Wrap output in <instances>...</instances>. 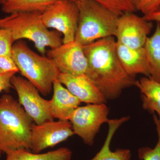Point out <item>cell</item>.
Segmentation results:
<instances>
[{
    "instance_id": "cell-1",
    "label": "cell",
    "mask_w": 160,
    "mask_h": 160,
    "mask_svg": "<svg viewBox=\"0 0 160 160\" xmlns=\"http://www.w3.org/2000/svg\"><path fill=\"white\" fill-rule=\"evenodd\" d=\"M113 37L104 38L82 46L88 62L86 74L106 100H114L123 90L135 85V78L122 66L116 51Z\"/></svg>"
},
{
    "instance_id": "cell-2",
    "label": "cell",
    "mask_w": 160,
    "mask_h": 160,
    "mask_svg": "<svg viewBox=\"0 0 160 160\" xmlns=\"http://www.w3.org/2000/svg\"><path fill=\"white\" fill-rule=\"evenodd\" d=\"M32 121L11 95L0 98V149L3 152L30 149Z\"/></svg>"
},
{
    "instance_id": "cell-24",
    "label": "cell",
    "mask_w": 160,
    "mask_h": 160,
    "mask_svg": "<svg viewBox=\"0 0 160 160\" xmlns=\"http://www.w3.org/2000/svg\"><path fill=\"white\" fill-rule=\"evenodd\" d=\"M12 71L18 72L19 69L12 57L0 55V74Z\"/></svg>"
},
{
    "instance_id": "cell-18",
    "label": "cell",
    "mask_w": 160,
    "mask_h": 160,
    "mask_svg": "<svg viewBox=\"0 0 160 160\" xmlns=\"http://www.w3.org/2000/svg\"><path fill=\"white\" fill-rule=\"evenodd\" d=\"M6 153V160H71L72 156L71 150L65 147L41 154L26 149L9 150Z\"/></svg>"
},
{
    "instance_id": "cell-21",
    "label": "cell",
    "mask_w": 160,
    "mask_h": 160,
    "mask_svg": "<svg viewBox=\"0 0 160 160\" xmlns=\"http://www.w3.org/2000/svg\"><path fill=\"white\" fill-rule=\"evenodd\" d=\"M153 114V120L158 132V142L153 148L144 147L138 149V155L141 160H160V120L155 113Z\"/></svg>"
},
{
    "instance_id": "cell-17",
    "label": "cell",
    "mask_w": 160,
    "mask_h": 160,
    "mask_svg": "<svg viewBox=\"0 0 160 160\" xmlns=\"http://www.w3.org/2000/svg\"><path fill=\"white\" fill-rule=\"evenodd\" d=\"M157 22L154 33L147 38L144 47L149 64V78L160 82V22Z\"/></svg>"
},
{
    "instance_id": "cell-26",
    "label": "cell",
    "mask_w": 160,
    "mask_h": 160,
    "mask_svg": "<svg viewBox=\"0 0 160 160\" xmlns=\"http://www.w3.org/2000/svg\"><path fill=\"white\" fill-rule=\"evenodd\" d=\"M144 17L146 20L149 22L155 21L160 22V8L150 14L144 16Z\"/></svg>"
},
{
    "instance_id": "cell-6",
    "label": "cell",
    "mask_w": 160,
    "mask_h": 160,
    "mask_svg": "<svg viewBox=\"0 0 160 160\" xmlns=\"http://www.w3.org/2000/svg\"><path fill=\"white\" fill-rule=\"evenodd\" d=\"M109 112L106 103L78 106L69 118L74 134L78 136L86 145L92 146L101 126L109 121Z\"/></svg>"
},
{
    "instance_id": "cell-8",
    "label": "cell",
    "mask_w": 160,
    "mask_h": 160,
    "mask_svg": "<svg viewBox=\"0 0 160 160\" xmlns=\"http://www.w3.org/2000/svg\"><path fill=\"white\" fill-rule=\"evenodd\" d=\"M11 83L15 89L19 102L37 125L53 121L50 112V100L43 98L39 90L26 79L15 75L12 78Z\"/></svg>"
},
{
    "instance_id": "cell-20",
    "label": "cell",
    "mask_w": 160,
    "mask_h": 160,
    "mask_svg": "<svg viewBox=\"0 0 160 160\" xmlns=\"http://www.w3.org/2000/svg\"><path fill=\"white\" fill-rule=\"evenodd\" d=\"M76 3L79 0H69ZM119 16L137 11L133 0H94Z\"/></svg>"
},
{
    "instance_id": "cell-11",
    "label": "cell",
    "mask_w": 160,
    "mask_h": 160,
    "mask_svg": "<svg viewBox=\"0 0 160 160\" xmlns=\"http://www.w3.org/2000/svg\"><path fill=\"white\" fill-rule=\"evenodd\" d=\"M47 57L60 73L77 75L86 74L87 71L88 62L83 46L75 41L50 49Z\"/></svg>"
},
{
    "instance_id": "cell-29",
    "label": "cell",
    "mask_w": 160,
    "mask_h": 160,
    "mask_svg": "<svg viewBox=\"0 0 160 160\" xmlns=\"http://www.w3.org/2000/svg\"><path fill=\"white\" fill-rule=\"evenodd\" d=\"M2 152H3L2 151V150H1V149H0V157H1V154H2Z\"/></svg>"
},
{
    "instance_id": "cell-7",
    "label": "cell",
    "mask_w": 160,
    "mask_h": 160,
    "mask_svg": "<svg viewBox=\"0 0 160 160\" xmlns=\"http://www.w3.org/2000/svg\"><path fill=\"white\" fill-rule=\"evenodd\" d=\"M79 12L76 4L69 0H57L42 13L44 25L63 34V44L74 41Z\"/></svg>"
},
{
    "instance_id": "cell-25",
    "label": "cell",
    "mask_w": 160,
    "mask_h": 160,
    "mask_svg": "<svg viewBox=\"0 0 160 160\" xmlns=\"http://www.w3.org/2000/svg\"><path fill=\"white\" fill-rule=\"evenodd\" d=\"M17 73L12 71L0 74V92L7 91L12 87L11 83L12 78Z\"/></svg>"
},
{
    "instance_id": "cell-27",
    "label": "cell",
    "mask_w": 160,
    "mask_h": 160,
    "mask_svg": "<svg viewBox=\"0 0 160 160\" xmlns=\"http://www.w3.org/2000/svg\"><path fill=\"white\" fill-rule=\"evenodd\" d=\"M6 19H7V17L6 18H3L0 19V26H1V24H2L3 22L6 21Z\"/></svg>"
},
{
    "instance_id": "cell-19",
    "label": "cell",
    "mask_w": 160,
    "mask_h": 160,
    "mask_svg": "<svg viewBox=\"0 0 160 160\" xmlns=\"http://www.w3.org/2000/svg\"><path fill=\"white\" fill-rule=\"evenodd\" d=\"M57 0H6L2 6L4 13L12 14L25 12L43 13Z\"/></svg>"
},
{
    "instance_id": "cell-23",
    "label": "cell",
    "mask_w": 160,
    "mask_h": 160,
    "mask_svg": "<svg viewBox=\"0 0 160 160\" xmlns=\"http://www.w3.org/2000/svg\"><path fill=\"white\" fill-rule=\"evenodd\" d=\"M136 9L144 16L150 14L160 8V0H134Z\"/></svg>"
},
{
    "instance_id": "cell-9",
    "label": "cell",
    "mask_w": 160,
    "mask_h": 160,
    "mask_svg": "<svg viewBox=\"0 0 160 160\" xmlns=\"http://www.w3.org/2000/svg\"><path fill=\"white\" fill-rule=\"evenodd\" d=\"M152 27V22L144 17H140L132 12H126L119 17L115 37L118 42L138 49L144 47Z\"/></svg>"
},
{
    "instance_id": "cell-14",
    "label": "cell",
    "mask_w": 160,
    "mask_h": 160,
    "mask_svg": "<svg viewBox=\"0 0 160 160\" xmlns=\"http://www.w3.org/2000/svg\"><path fill=\"white\" fill-rule=\"evenodd\" d=\"M53 93L50 101V112L53 118L69 120L73 110L81 102L58 80L53 82Z\"/></svg>"
},
{
    "instance_id": "cell-12",
    "label": "cell",
    "mask_w": 160,
    "mask_h": 160,
    "mask_svg": "<svg viewBox=\"0 0 160 160\" xmlns=\"http://www.w3.org/2000/svg\"><path fill=\"white\" fill-rule=\"evenodd\" d=\"M58 80L81 102L97 104L106 103L107 101L86 74L73 75L60 73Z\"/></svg>"
},
{
    "instance_id": "cell-3",
    "label": "cell",
    "mask_w": 160,
    "mask_h": 160,
    "mask_svg": "<svg viewBox=\"0 0 160 160\" xmlns=\"http://www.w3.org/2000/svg\"><path fill=\"white\" fill-rule=\"evenodd\" d=\"M75 4L79 12L75 42L84 46L115 37L118 15L94 0H79Z\"/></svg>"
},
{
    "instance_id": "cell-16",
    "label": "cell",
    "mask_w": 160,
    "mask_h": 160,
    "mask_svg": "<svg viewBox=\"0 0 160 160\" xmlns=\"http://www.w3.org/2000/svg\"><path fill=\"white\" fill-rule=\"evenodd\" d=\"M135 86L141 92L143 109L152 114L157 112L160 120V82L144 77L136 80Z\"/></svg>"
},
{
    "instance_id": "cell-28",
    "label": "cell",
    "mask_w": 160,
    "mask_h": 160,
    "mask_svg": "<svg viewBox=\"0 0 160 160\" xmlns=\"http://www.w3.org/2000/svg\"><path fill=\"white\" fill-rule=\"evenodd\" d=\"M6 0H0V5L2 6L3 4L6 2Z\"/></svg>"
},
{
    "instance_id": "cell-30",
    "label": "cell",
    "mask_w": 160,
    "mask_h": 160,
    "mask_svg": "<svg viewBox=\"0 0 160 160\" xmlns=\"http://www.w3.org/2000/svg\"><path fill=\"white\" fill-rule=\"evenodd\" d=\"M133 1H134V0H133Z\"/></svg>"
},
{
    "instance_id": "cell-5",
    "label": "cell",
    "mask_w": 160,
    "mask_h": 160,
    "mask_svg": "<svg viewBox=\"0 0 160 160\" xmlns=\"http://www.w3.org/2000/svg\"><path fill=\"white\" fill-rule=\"evenodd\" d=\"M0 28L9 29L14 42L23 39L30 40L43 55L47 47L54 49L63 44L60 32L48 29L43 22L40 12L10 14Z\"/></svg>"
},
{
    "instance_id": "cell-22",
    "label": "cell",
    "mask_w": 160,
    "mask_h": 160,
    "mask_svg": "<svg viewBox=\"0 0 160 160\" xmlns=\"http://www.w3.org/2000/svg\"><path fill=\"white\" fill-rule=\"evenodd\" d=\"M13 43L12 35L9 29L0 28V55L11 56Z\"/></svg>"
},
{
    "instance_id": "cell-10",
    "label": "cell",
    "mask_w": 160,
    "mask_h": 160,
    "mask_svg": "<svg viewBox=\"0 0 160 160\" xmlns=\"http://www.w3.org/2000/svg\"><path fill=\"white\" fill-rule=\"evenodd\" d=\"M74 134L69 120L46 122L31 127V147L34 153H39L49 147H52L66 141Z\"/></svg>"
},
{
    "instance_id": "cell-13",
    "label": "cell",
    "mask_w": 160,
    "mask_h": 160,
    "mask_svg": "<svg viewBox=\"0 0 160 160\" xmlns=\"http://www.w3.org/2000/svg\"><path fill=\"white\" fill-rule=\"evenodd\" d=\"M116 51L120 63L129 75L135 78L141 74L150 77L149 64L144 47L132 49L116 41Z\"/></svg>"
},
{
    "instance_id": "cell-4",
    "label": "cell",
    "mask_w": 160,
    "mask_h": 160,
    "mask_svg": "<svg viewBox=\"0 0 160 160\" xmlns=\"http://www.w3.org/2000/svg\"><path fill=\"white\" fill-rule=\"evenodd\" d=\"M11 56L22 75L42 94L50 93L60 72L50 58L36 53L22 40L13 44Z\"/></svg>"
},
{
    "instance_id": "cell-15",
    "label": "cell",
    "mask_w": 160,
    "mask_h": 160,
    "mask_svg": "<svg viewBox=\"0 0 160 160\" xmlns=\"http://www.w3.org/2000/svg\"><path fill=\"white\" fill-rule=\"evenodd\" d=\"M129 117L109 119V130L104 144L100 151L90 160H131V152L128 149H118L115 151L110 149L112 140L118 129L129 120Z\"/></svg>"
}]
</instances>
